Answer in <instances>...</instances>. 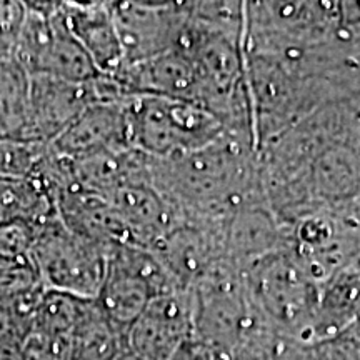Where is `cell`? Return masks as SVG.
Here are the masks:
<instances>
[{
  "label": "cell",
  "instance_id": "obj_14",
  "mask_svg": "<svg viewBox=\"0 0 360 360\" xmlns=\"http://www.w3.org/2000/svg\"><path fill=\"white\" fill-rule=\"evenodd\" d=\"M70 34L101 75H115L124 65V51L109 2H58Z\"/></svg>",
  "mask_w": 360,
  "mask_h": 360
},
{
  "label": "cell",
  "instance_id": "obj_17",
  "mask_svg": "<svg viewBox=\"0 0 360 360\" xmlns=\"http://www.w3.org/2000/svg\"><path fill=\"white\" fill-rule=\"evenodd\" d=\"M30 74L13 57L0 58V137L29 142Z\"/></svg>",
  "mask_w": 360,
  "mask_h": 360
},
{
  "label": "cell",
  "instance_id": "obj_12",
  "mask_svg": "<svg viewBox=\"0 0 360 360\" xmlns=\"http://www.w3.org/2000/svg\"><path fill=\"white\" fill-rule=\"evenodd\" d=\"M129 96L180 98L200 105V79L191 57L180 49L122 65L112 75Z\"/></svg>",
  "mask_w": 360,
  "mask_h": 360
},
{
  "label": "cell",
  "instance_id": "obj_1",
  "mask_svg": "<svg viewBox=\"0 0 360 360\" xmlns=\"http://www.w3.org/2000/svg\"><path fill=\"white\" fill-rule=\"evenodd\" d=\"M150 180L184 222L207 227L217 229L240 207L265 200L257 148L232 132L195 152L150 157Z\"/></svg>",
  "mask_w": 360,
  "mask_h": 360
},
{
  "label": "cell",
  "instance_id": "obj_6",
  "mask_svg": "<svg viewBox=\"0 0 360 360\" xmlns=\"http://www.w3.org/2000/svg\"><path fill=\"white\" fill-rule=\"evenodd\" d=\"M172 290L182 289L154 252L132 244L119 245L110 252L96 302L112 322L129 330L154 297Z\"/></svg>",
  "mask_w": 360,
  "mask_h": 360
},
{
  "label": "cell",
  "instance_id": "obj_8",
  "mask_svg": "<svg viewBox=\"0 0 360 360\" xmlns=\"http://www.w3.org/2000/svg\"><path fill=\"white\" fill-rule=\"evenodd\" d=\"M129 97L89 105L56 141L49 143V150L65 159L82 160L134 148Z\"/></svg>",
  "mask_w": 360,
  "mask_h": 360
},
{
  "label": "cell",
  "instance_id": "obj_10",
  "mask_svg": "<svg viewBox=\"0 0 360 360\" xmlns=\"http://www.w3.org/2000/svg\"><path fill=\"white\" fill-rule=\"evenodd\" d=\"M96 102H101L96 79L70 82L45 75H30L29 142L49 146Z\"/></svg>",
  "mask_w": 360,
  "mask_h": 360
},
{
  "label": "cell",
  "instance_id": "obj_21",
  "mask_svg": "<svg viewBox=\"0 0 360 360\" xmlns=\"http://www.w3.org/2000/svg\"><path fill=\"white\" fill-rule=\"evenodd\" d=\"M19 360H70L69 340L30 330L22 340Z\"/></svg>",
  "mask_w": 360,
  "mask_h": 360
},
{
  "label": "cell",
  "instance_id": "obj_19",
  "mask_svg": "<svg viewBox=\"0 0 360 360\" xmlns=\"http://www.w3.org/2000/svg\"><path fill=\"white\" fill-rule=\"evenodd\" d=\"M47 146L8 141L0 137V177H29Z\"/></svg>",
  "mask_w": 360,
  "mask_h": 360
},
{
  "label": "cell",
  "instance_id": "obj_13",
  "mask_svg": "<svg viewBox=\"0 0 360 360\" xmlns=\"http://www.w3.org/2000/svg\"><path fill=\"white\" fill-rule=\"evenodd\" d=\"M122 220L134 245L152 249L184 220L150 180L122 186L103 195Z\"/></svg>",
  "mask_w": 360,
  "mask_h": 360
},
{
  "label": "cell",
  "instance_id": "obj_3",
  "mask_svg": "<svg viewBox=\"0 0 360 360\" xmlns=\"http://www.w3.org/2000/svg\"><path fill=\"white\" fill-rule=\"evenodd\" d=\"M129 119L132 147L152 159L195 152L229 132L212 110L180 98L130 96Z\"/></svg>",
  "mask_w": 360,
  "mask_h": 360
},
{
  "label": "cell",
  "instance_id": "obj_4",
  "mask_svg": "<svg viewBox=\"0 0 360 360\" xmlns=\"http://www.w3.org/2000/svg\"><path fill=\"white\" fill-rule=\"evenodd\" d=\"M112 249L80 236L53 215L32 232L30 257L45 289L96 300Z\"/></svg>",
  "mask_w": 360,
  "mask_h": 360
},
{
  "label": "cell",
  "instance_id": "obj_11",
  "mask_svg": "<svg viewBox=\"0 0 360 360\" xmlns=\"http://www.w3.org/2000/svg\"><path fill=\"white\" fill-rule=\"evenodd\" d=\"M225 260L238 272L265 255L290 247V231L278 222L267 202H250L219 225Z\"/></svg>",
  "mask_w": 360,
  "mask_h": 360
},
{
  "label": "cell",
  "instance_id": "obj_18",
  "mask_svg": "<svg viewBox=\"0 0 360 360\" xmlns=\"http://www.w3.org/2000/svg\"><path fill=\"white\" fill-rule=\"evenodd\" d=\"M90 302L92 300L44 289L34 312L32 330L70 340L72 332L75 330Z\"/></svg>",
  "mask_w": 360,
  "mask_h": 360
},
{
  "label": "cell",
  "instance_id": "obj_16",
  "mask_svg": "<svg viewBox=\"0 0 360 360\" xmlns=\"http://www.w3.org/2000/svg\"><path fill=\"white\" fill-rule=\"evenodd\" d=\"M69 349L70 360H112L129 349V330L112 322L92 300L72 332Z\"/></svg>",
  "mask_w": 360,
  "mask_h": 360
},
{
  "label": "cell",
  "instance_id": "obj_7",
  "mask_svg": "<svg viewBox=\"0 0 360 360\" xmlns=\"http://www.w3.org/2000/svg\"><path fill=\"white\" fill-rule=\"evenodd\" d=\"M124 51V65L179 47L187 27V2H109Z\"/></svg>",
  "mask_w": 360,
  "mask_h": 360
},
{
  "label": "cell",
  "instance_id": "obj_15",
  "mask_svg": "<svg viewBox=\"0 0 360 360\" xmlns=\"http://www.w3.org/2000/svg\"><path fill=\"white\" fill-rule=\"evenodd\" d=\"M360 322V257L321 285L314 340L328 339Z\"/></svg>",
  "mask_w": 360,
  "mask_h": 360
},
{
  "label": "cell",
  "instance_id": "obj_23",
  "mask_svg": "<svg viewBox=\"0 0 360 360\" xmlns=\"http://www.w3.org/2000/svg\"><path fill=\"white\" fill-rule=\"evenodd\" d=\"M112 360H142V359L139 357L137 354H134L132 350L127 349V350H124L122 354H119L115 359H112Z\"/></svg>",
  "mask_w": 360,
  "mask_h": 360
},
{
  "label": "cell",
  "instance_id": "obj_22",
  "mask_svg": "<svg viewBox=\"0 0 360 360\" xmlns=\"http://www.w3.org/2000/svg\"><path fill=\"white\" fill-rule=\"evenodd\" d=\"M169 360H232L225 350L192 335L179 345Z\"/></svg>",
  "mask_w": 360,
  "mask_h": 360
},
{
  "label": "cell",
  "instance_id": "obj_5",
  "mask_svg": "<svg viewBox=\"0 0 360 360\" xmlns=\"http://www.w3.org/2000/svg\"><path fill=\"white\" fill-rule=\"evenodd\" d=\"M15 58L30 75L89 82L101 75L70 34L58 2H27Z\"/></svg>",
  "mask_w": 360,
  "mask_h": 360
},
{
  "label": "cell",
  "instance_id": "obj_2",
  "mask_svg": "<svg viewBox=\"0 0 360 360\" xmlns=\"http://www.w3.org/2000/svg\"><path fill=\"white\" fill-rule=\"evenodd\" d=\"M240 274L252 304L278 337L312 342L321 285L290 247L265 255Z\"/></svg>",
  "mask_w": 360,
  "mask_h": 360
},
{
  "label": "cell",
  "instance_id": "obj_9",
  "mask_svg": "<svg viewBox=\"0 0 360 360\" xmlns=\"http://www.w3.org/2000/svg\"><path fill=\"white\" fill-rule=\"evenodd\" d=\"M193 335L191 290H172L148 302L129 328V349L142 360H169Z\"/></svg>",
  "mask_w": 360,
  "mask_h": 360
},
{
  "label": "cell",
  "instance_id": "obj_20",
  "mask_svg": "<svg viewBox=\"0 0 360 360\" xmlns=\"http://www.w3.org/2000/svg\"><path fill=\"white\" fill-rule=\"evenodd\" d=\"M32 232L22 225L0 229V272L34 267L30 257Z\"/></svg>",
  "mask_w": 360,
  "mask_h": 360
}]
</instances>
